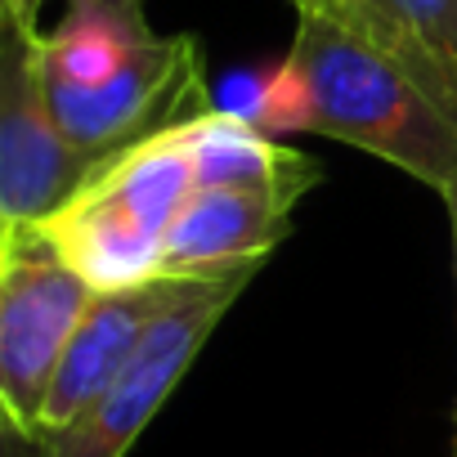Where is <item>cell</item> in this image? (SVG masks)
Instances as JSON below:
<instances>
[{
	"instance_id": "1",
	"label": "cell",
	"mask_w": 457,
	"mask_h": 457,
	"mask_svg": "<svg viewBox=\"0 0 457 457\" xmlns=\"http://www.w3.org/2000/svg\"><path fill=\"white\" fill-rule=\"evenodd\" d=\"M314 95L310 135L372 153L435 193L457 179V95L328 14H296L287 50Z\"/></svg>"
},
{
	"instance_id": "2",
	"label": "cell",
	"mask_w": 457,
	"mask_h": 457,
	"mask_svg": "<svg viewBox=\"0 0 457 457\" xmlns=\"http://www.w3.org/2000/svg\"><path fill=\"white\" fill-rule=\"evenodd\" d=\"M184 126L117 153L72 202L37 220L50 247L99 292L162 278L166 234L197 188Z\"/></svg>"
},
{
	"instance_id": "3",
	"label": "cell",
	"mask_w": 457,
	"mask_h": 457,
	"mask_svg": "<svg viewBox=\"0 0 457 457\" xmlns=\"http://www.w3.org/2000/svg\"><path fill=\"white\" fill-rule=\"evenodd\" d=\"M95 296L99 287L37 224H0V408L10 435L41 444L50 381Z\"/></svg>"
},
{
	"instance_id": "4",
	"label": "cell",
	"mask_w": 457,
	"mask_h": 457,
	"mask_svg": "<svg viewBox=\"0 0 457 457\" xmlns=\"http://www.w3.org/2000/svg\"><path fill=\"white\" fill-rule=\"evenodd\" d=\"M252 274L228 278H188V287L166 305V314L148 328L135 359L117 372V381L59 435L41 444V457H126L130 444L144 435V426L157 417V408L170 399L179 377L202 354L206 337L220 328L243 296Z\"/></svg>"
},
{
	"instance_id": "5",
	"label": "cell",
	"mask_w": 457,
	"mask_h": 457,
	"mask_svg": "<svg viewBox=\"0 0 457 457\" xmlns=\"http://www.w3.org/2000/svg\"><path fill=\"white\" fill-rule=\"evenodd\" d=\"M46 86L68 139L95 157H117L211 108L197 37H157L99 86Z\"/></svg>"
},
{
	"instance_id": "6",
	"label": "cell",
	"mask_w": 457,
	"mask_h": 457,
	"mask_svg": "<svg viewBox=\"0 0 457 457\" xmlns=\"http://www.w3.org/2000/svg\"><path fill=\"white\" fill-rule=\"evenodd\" d=\"M41 32L5 23L0 50V224H37L72 202L112 157L68 139L41 86Z\"/></svg>"
},
{
	"instance_id": "7",
	"label": "cell",
	"mask_w": 457,
	"mask_h": 457,
	"mask_svg": "<svg viewBox=\"0 0 457 457\" xmlns=\"http://www.w3.org/2000/svg\"><path fill=\"white\" fill-rule=\"evenodd\" d=\"M301 197L270 188H193L166 234V278H228L256 265L292 234Z\"/></svg>"
},
{
	"instance_id": "8",
	"label": "cell",
	"mask_w": 457,
	"mask_h": 457,
	"mask_svg": "<svg viewBox=\"0 0 457 457\" xmlns=\"http://www.w3.org/2000/svg\"><path fill=\"white\" fill-rule=\"evenodd\" d=\"M188 287V278H148L135 287H117V292H99L90 314L81 319L72 345L63 350V363L50 381L46 395V412H41V444L59 430H68L112 381L117 372L135 359V350L144 345L148 328L166 314V305Z\"/></svg>"
},
{
	"instance_id": "9",
	"label": "cell",
	"mask_w": 457,
	"mask_h": 457,
	"mask_svg": "<svg viewBox=\"0 0 457 457\" xmlns=\"http://www.w3.org/2000/svg\"><path fill=\"white\" fill-rule=\"evenodd\" d=\"M184 148L197 188H270L305 197L323 179V166L310 153L278 144L252 117L220 108H206L184 126Z\"/></svg>"
},
{
	"instance_id": "10",
	"label": "cell",
	"mask_w": 457,
	"mask_h": 457,
	"mask_svg": "<svg viewBox=\"0 0 457 457\" xmlns=\"http://www.w3.org/2000/svg\"><path fill=\"white\" fill-rule=\"evenodd\" d=\"M153 41L144 0H72L63 23L37 37L41 77L50 86H99Z\"/></svg>"
},
{
	"instance_id": "11",
	"label": "cell",
	"mask_w": 457,
	"mask_h": 457,
	"mask_svg": "<svg viewBox=\"0 0 457 457\" xmlns=\"http://www.w3.org/2000/svg\"><path fill=\"white\" fill-rule=\"evenodd\" d=\"M328 19L395 50L457 95V0H332Z\"/></svg>"
},
{
	"instance_id": "12",
	"label": "cell",
	"mask_w": 457,
	"mask_h": 457,
	"mask_svg": "<svg viewBox=\"0 0 457 457\" xmlns=\"http://www.w3.org/2000/svg\"><path fill=\"white\" fill-rule=\"evenodd\" d=\"M310 117H314V95H310V81L301 72V63L287 54L283 63H274L261 86H256V108H252V121L270 135H310Z\"/></svg>"
},
{
	"instance_id": "13",
	"label": "cell",
	"mask_w": 457,
	"mask_h": 457,
	"mask_svg": "<svg viewBox=\"0 0 457 457\" xmlns=\"http://www.w3.org/2000/svg\"><path fill=\"white\" fill-rule=\"evenodd\" d=\"M50 5V0H0V14H5V23L23 28V32H41V10Z\"/></svg>"
},
{
	"instance_id": "14",
	"label": "cell",
	"mask_w": 457,
	"mask_h": 457,
	"mask_svg": "<svg viewBox=\"0 0 457 457\" xmlns=\"http://www.w3.org/2000/svg\"><path fill=\"white\" fill-rule=\"evenodd\" d=\"M444 206H448V224H453V270H457V179L448 188H439Z\"/></svg>"
},
{
	"instance_id": "15",
	"label": "cell",
	"mask_w": 457,
	"mask_h": 457,
	"mask_svg": "<svg viewBox=\"0 0 457 457\" xmlns=\"http://www.w3.org/2000/svg\"><path fill=\"white\" fill-rule=\"evenodd\" d=\"M292 5H296V14H328V5H332V0H292Z\"/></svg>"
},
{
	"instance_id": "16",
	"label": "cell",
	"mask_w": 457,
	"mask_h": 457,
	"mask_svg": "<svg viewBox=\"0 0 457 457\" xmlns=\"http://www.w3.org/2000/svg\"><path fill=\"white\" fill-rule=\"evenodd\" d=\"M453 457H457V453H453Z\"/></svg>"
}]
</instances>
